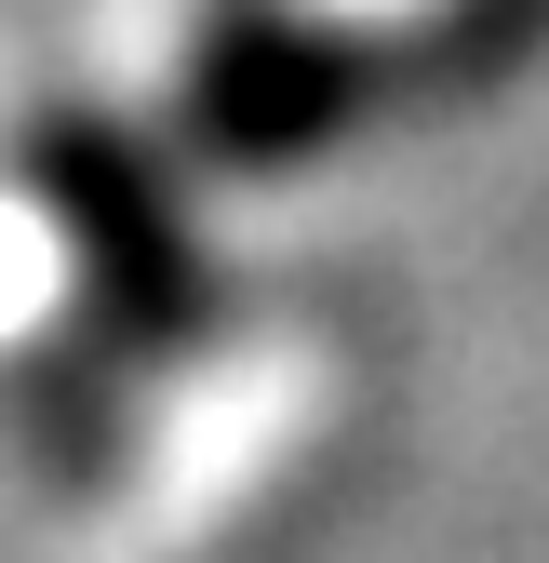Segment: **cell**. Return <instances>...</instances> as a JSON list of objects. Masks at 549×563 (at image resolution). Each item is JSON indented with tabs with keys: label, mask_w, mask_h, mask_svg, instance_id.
I'll list each match as a JSON object with an SVG mask.
<instances>
[{
	"label": "cell",
	"mask_w": 549,
	"mask_h": 563,
	"mask_svg": "<svg viewBox=\"0 0 549 563\" xmlns=\"http://www.w3.org/2000/svg\"><path fill=\"white\" fill-rule=\"evenodd\" d=\"M362 95H376V54H362L349 27L255 14V27H228L215 54H201V81H188V148L228 162V175H295V162H322L335 134L362 121Z\"/></svg>",
	"instance_id": "7a4b0ae2"
},
{
	"label": "cell",
	"mask_w": 549,
	"mask_h": 563,
	"mask_svg": "<svg viewBox=\"0 0 549 563\" xmlns=\"http://www.w3.org/2000/svg\"><path fill=\"white\" fill-rule=\"evenodd\" d=\"M27 175H41V201L67 216V242H81L108 335H134V349H175V335H201L215 282H201V255H188V216H175L161 162L134 148L121 121H94V108H54V121L27 134Z\"/></svg>",
	"instance_id": "6da1fadb"
}]
</instances>
